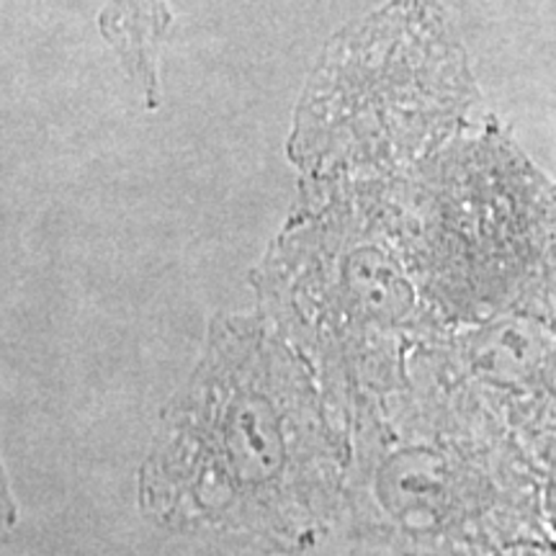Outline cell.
<instances>
[{
  "label": "cell",
  "mask_w": 556,
  "mask_h": 556,
  "mask_svg": "<svg viewBox=\"0 0 556 556\" xmlns=\"http://www.w3.org/2000/svg\"><path fill=\"white\" fill-rule=\"evenodd\" d=\"M348 467L351 435L302 353L258 307L222 312L160 409L137 500L170 533L296 556L340 531Z\"/></svg>",
  "instance_id": "obj_1"
},
{
  "label": "cell",
  "mask_w": 556,
  "mask_h": 556,
  "mask_svg": "<svg viewBox=\"0 0 556 556\" xmlns=\"http://www.w3.org/2000/svg\"><path fill=\"white\" fill-rule=\"evenodd\" d=\"M250 281L348 435L409 384L415 356L443 330L394 176L302 178Z\"/></svg>",
  "instance_id": "obj_2"
},
{
  "label": "cell",
  "mask_w": 556,
  "mask_h": 556,
  "mask_svg": "<svg viewBox=\"0 0 556 556\" xmlns=\"http://www.w3.org/2000/svg\"><path fill=\"white\" fill-rule=\"evenodd\" d=\"M467 73L430 0H392L338 31L296 101L289 160L302 178H384L446 144Z\"/></svg>",
  "instance_id": "obj_3"
},
{
  "label": "cell",
  "mask_w": 556,
  "mask_h": 556,
  "mask_svg": "<svg viewBox=\"0 0 556 556\" xmlns=\"http://www.w3.org/2000/svg\"><path fill=\"white\" fill-rule=\"evenodd\" d=\"M448 389L409 371V384L351 430L340 533L397 556H507L541 546L531 510L469 484Z\"/></svg>",
  "instance_id": "obj_4"
},
{
  "label": "cell",
  "mask_w": 556,
  "mask_h": 556,
  "mask_svg": "<svg viewBox=\"0 0 556 556\" xmlns=\"http://www.w3.org/2000/svg\"><path fill=\"white\" fill-rule=\"evenodd\" d=\"M170 26L168 0H106L99 16L101 37L148 109H157L163 99L160 58Z\"/></svg>",
  "instance_id": "obj_5"
}]
</instances>
